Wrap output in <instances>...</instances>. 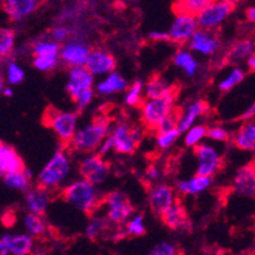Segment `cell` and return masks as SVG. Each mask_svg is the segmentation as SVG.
<instances>
[{"mask_svg":"<svg viewBox=\"0 0 255 255\" xmlns=\"http://www.w3.org/2000/svg\"><path fill=\"white\" fill-rule=\"evenodd\" d=\"M111 120L108 116H101L93 120L92 124L84 128L75 131L68 147L80 152L94 151L99 147L102 141L107 137L110 131Z\"/></svg>","mask_w":255,"mask_h":255,"instance_id":"6da1fadb","label":"cell"},{"mask_svg":"<svg viewBox=\"0 0 255 255\" xmlns=\"http://www.w3.org/2000/svg\"><path fill=\"white\" fill-rule=\"evenodd\" d=\"M60 198L65 202L75 206L85 215H92L98 210L102 203V198L92 183L88 180H78L66 185L60 191Z\"/></svg>","mask_w":255,"mask_h":255,"instance_id":"7a4b0ae2","label":"cell"},{"mask_svg":"<svg viewBox=\"0 0 255 255\" xmlns=\"http://www.w3.org/2000/svg\"><path fill=\"white\" fill-rule=\"evenodd\" d=\"M178 93L179 88L177 85H171L170 90L163 96L147 98L141 103V120L146 128L155 131L160 121L173 111Z\"/></svg>","mask_w":255,"mask_h":255,"instance_id":"3957f363","label":"cell"},{"mask_svg":"<svg viewBox=\"0 0 255 255\" xmlns=\"http://www.w3.org/2000/svg\"><path fill=\"white\" fill-rule=\"evenodd\" d=\"M70 173V160L62 150L55 152L51 160L41 170L37 178V185L48 192L60 187Z\"/></svg>","mask_w":255,"mask_h":255,"instance_id":"277c9868","label":"cell"},{"mask_svg":"<svg viewBox=\"0 0 255 255\" xmlns=\"http://www.w3.org/2000/svg\"><path fill=\"white\" fill-rule=\"evenodd\" d=\"M78 115L71 112H62L53 107H47L43 113V125L59 136L60 141L68 147L71 137L76 131Z\"/></svg>","mask_w":255,"mask_h":255,"instance_id":"5b68a950","label":"cell"},{"mask_svg":"<svg viewBox=\"0 0 255 255\" xmlns=\"http://www.w3.org/2000/svg\"><path fill=\"white\" fill-rule=\"evenodd\" d=\"M112 149L120 154H133L142 140V131L135 125L120 124L111 133Z\"/></svg>","mask_w":255,"mask_h":255,"instance_id":"8992f818","label":"cell"},{"mask_svg":"<svg viewBox=\"0 0 255 255\" xmlns=\"http://www.w3.org/2000/svg\"><path fill=\"white\" fill-rule=\"evenodd\" d=\"M235 9V4L226 0H215L196 15L199 28L213 29L229 18Z\"/></svg>","mask_w":255,"mask_h":255,"instance_id":"52a82bcc","label":"cell"},{"mask_svg":"<svg viewBox=\"0 0 255 255\" xmlns=\"http://www.w3.org/2000/svg\"><path fill=\"white\" fill-rule=\"evenodd\" d=\"M104 202L108 205V219L115 224H124L135 212V207L128 197L120 191L107 194Z\"/></svg>","mask_w":255,"mask_h":255,"instance_id":"ba28073f","label":"cell"},{"mask_svg":"<svg viewBox=\"0 0 255 255\" xmlns=\"http://www.w3.org/2000/svg\"><path fill=\"white\" fill-rule=\"evenodd\" d=\"M110 169L111 164L106 161L102 157V155L97 154L83 160L79 165V173L85 180L92 183L93 185H96L106 179L108 173H110Z\"/></svg>","mask_w":255,"mask_h":255,"instance_id":"9c48e42d","label":"cell"},{"mask_svg":"<svg viewBox=\"0 0 255 255\" xmlns=\"http://www.w3.org/2000/svg\"><path fill=\"white\" fill-rule=\"evenodd\" d=\"M194 154L198 159V175H206V177H213L217 171L221 169V156L219 152L213 149L212 146L206 145H194Z\"/></svg>","mask_w":255,"mask_h":255,"instance_id":"30bf717a","label":"cell"},{"mask_svg":"<svg viewBox=\"0 0 255 255\" xmlns=\"http://www.w3.org/2000/svg\"><path fill=\"white\" fill-rule=\"evenodd\" d=\"M188 41L192 50L203 53V55H212L220 47L219 37L212 29L197 28Z\"/></svg>","mask_w":255,"mask_h":255,"instance_id":"8fae6325","label":"cell"},{"mask_svg":"<svg viewBox=\"0 0 255 255\" xmlns=\"http://www.w3.org/2000/svg\"><path fill=\"white\" fill-rule=\"evenodd\" d=\"M197 28H198V24H197L196 17L188 14L177 15L169 31V41L180 43V45L188 42V39L191 38Z\"/></svg>","mask_w":255,"mask_h":255,"instance_id":"7c38bea8","label":"cell"},{"mask_svg":"<svg viewBox=\"0 0 255 255\" xmlns=\"http://www.w3.org/2000/svg\"><path fill=\"white\" fill-rule=\"evenodd\" d=\"M85 68L93 74V75H102V74H110L116 69V60L110 52L104 50L90 51Z\"/></svg>","mask_w":255,"mask_h":255,"instance_id":"4fadbf2b","label":"cell"},{"mask_svg":"<svg viewBox=\"0 0 255 255\" xmlns=\"http://www.w3.org/2000/svg\"><path fill=\"white\" fill-rule=\"evenodd\" d=\"M175 202L173 188L169 185H157L149 192V206L152 213L160 216L166 208Z\"/></svg>","mask_w":255,"mask_h":255,"instance_id":"5bb4252c","label":"cell"},{"mask_svg":"<svg viewBox=\"0 0 255 255\" xmlns=\"http://www.w3.org/2000/svg\"><path fill=\"white\" fill-rule=\"evenodd\" d=\"M93 80H94L93 74L85 66H73L70 69V73H69L66 92L69 93L71 99H74L79 92L92 88Z\"/></svg>","mask_w":255,"mask_h":255,"instance_id":"9a60e30c","label":"cell"},{"mask_svg":"<svg viewBox=\"0 0 255 255\" xmlns=\"http://www.w3.org/2000/svg\"><path fill=\"white\" fill-rule=\"evenodd\" d=\"M60 57L69 66H84L90 48L80 42H68L60 48Z\"/></svg>","mask_w":255,"mask_h":255,"instance_id":"2e32d148","label":"cell"},{"mask_svg":"<svg viewBox=\"0 0 255 255\" xmlns=\"http://www.w3.org/2000/svg\"><path fill=\"white\" fill-rule=\"evenodd\" d=\"M234 189L236 193L245 197H254L255 193V173L254 163L243 166L234 178Z\"/></svg>","mask_w":255,"mask_h":255,"instance_id":"e0dca14e","label":"cell"},{"mask_svg":"<svg viewBox=\"0 0 255 255\" xmlns=\"http://www.w3.org/2000/svg\"><path fill=\"white\" fill-rule=\"evenodd\" d=\"M160 219L166 227L170 230H180V229H187L188 222V213L185 208L180 203L174 202L169 208H166L161 215Z\"/></svg>","mask_w":255,"mask_h":255,"instance_id":"ac0fdd59","label":"cell"},{"mask_svg":"<svg viewBox=\"0 0 255 255\" xmlns=\"http://www.w3.org/2000/svg\"><path fill=\"white\" fill-rule=\"evenodd\" d=\"M39 5V0H3V8L13 20H20L33 13Z\"/></svg>","mask_w":255,"mask_h":255,"instance_id":"d6986e66","label":"cell"},{"mask_svg":"<svg viewBox=\"0 0 255 255\" xmlns=\"http://www.w3.org/2000/svg\"><path fill=\"white\" fill-rule=\"evenodd\" d=\"M25 202H27L29 212L43 215L46 212L48 202H50V192L45 188L38 187V185H37L36 189L31 188L29 191H27Z\"/></svg>","mask_w":255,"mask_h":255,"instance_id":"ffe728a7","label":"cell"},{"mask_svg":"<svg viewBox=\"0 0 255 255\" xmlns=\"http://www.w3.org/2000/svg\"><path fill=\"white\" fill-rule=\"evenodd\" d=\"M208 110V104L203 101H196L192 104H189L184 113L182 112L179 118V122H178V131L180 133L183 132H187L188 128H191L193 126L194 121L197 120V117L205 115Z\"/></svg>","mask_w":255,"mask_h":255,"instance_id":"44dd1931","label":"cell"},{"mask_svg":"<svg viewBox=\"0 0 255 255\" xmlns=\"http://www.w3.org/2000/svg\"><path fill=\"white\" fill-rule=\"evenodd\" d=\"M235 146L240 150L253 151L255 149V125L254 122H245L238 131L230 137Z\"/></svg>","mask_w":255,"mask_h":255,"instance_id":"7402d4cb","label":"cell"},{"mask_svg":"<svg viewBox=\"0 0 255 255\" xmlns=\"http://www.w3.org/2000/svg\"><path fill=\"white\" fill-rule=\"evenodd\" d=\"M1 240L8 254L25 255L33 249V240L29 235H5Z\"/></svg>","mask_w":255,"mask_h":255,"instance_id":"603a6c76","label":"cell"},{"mask_svg":"<svg viewBox=\"0 0 255 255\" xmlns=\"http://www.w3.org/2000/svg\"><path fill=\"white\" fill-rule=\"evenodd\" d=\"M0 166L5 173L8 171H22L25 169L22 157L18 155L14 147L1 142L0 145Z\"/></svg>","mask_w":255,"mask_h":255,"instance_id":"cb8c5ba5","label":"cell"},{"mask_svg":"<svg viewBox=\"0 0 255 255\" xmlns=\"http://www.w3.org/2000/svg\"><path fill=\"white\" fill-rule=\"evenodd\" d=\"M3 177L4 183L8 187L14 188V189H18V191L27 192L32 187V174L27 168L22 171H8V173L4 174Z\"/></svg>","mask_w":255,"mask_h":255,"instance_id":"d4e9b609","label":"cell"},{"mask_svg":"<svg viewBox=\"0 0 255 255\" xmlns=\"http://www.w3.org/2000/svg\"><path fill=\"white\" fill-rule=\"evenodd\" d=\"M211 184H212V177L197 174L192 179L178 183L177 189L183 194H198L206 191Z\"/></svg>","mask_w":255,"mask_h":255,"instance_id":"484cf974","label":"cell"},{"mask_svg":"<svg viewBox=\"0 0 255 255\" xmlns=\"http://www.w3.org/2000/svg\"><path fill=\"white\" fill-rule=\"evenodd\" d=\"M215 0H175L173 4V11L177 15L188 14L196 17L199 11L203 10Z\"/></svg>","mask_w":255,"mask_h":255,"instance_id":"4316f807","label":"cell"},{"mask_svg":"<svg viewBox=\"0 0 255 255\" xmlns=\"http://www.w3.org/2000/svg\"><path fill=\"white\" fill-rule=\"evenodd\" d=\"M252 53H254V42H253V39L245 38L236 41L231 46L230 51L227 52L226 57L230 62H236L248 59Z\"/></svg>","mask_w":255,"mask_h":255,"instance_id":"83f0119b","label":"cell"},{"mask_svg":"<svg viewBox=\"0 0 255 255\" xmlns=\"http://www.w3.org/2000/svg\"><path fill=\"white\" fill-rule=\"evenodd\" d=\"M127 88V82L118 73L111 71L108 78L98 84V92L101 94H112V93L122 92Z\"/></svg>","mask_w":255,"mask_h":255,"instance_id":"f1b7e54d","label":"cell"},{"mask_svg":"<svg viewBox=\"0 0 255 255\" xmlns=\"http://www.w3.org/2000/svg\"><path fill=\"white\" fill-rule=\"evenodd\" d=\"M170 88L171 85L165 82L163 76L151 75L146 84V98H156V97L163 96L170 90Z\"/></svg>","mask_w":255,"mask_h":255,"instance_id":"f546056e","label":"cell"},{"mask_svg":"<svg viewBox=\"0 0 255 255\" xmlns=\"http://www.w3.org/2000/svg\"><path fill=\"white\" fill-rule=\"evenodd\" d=\"M173 62L175 66L183 69L184 73L189 76H193L196 74L197 69H198V64L188 51H178L174 55Z\"/></svg>","mask_w":255,"mask_h":255,"instance_id":"4dcf8cb0","label":"cell"},{"mask_svg":"<svg viewBox=\"0 0 255 255\" xmlns=\"http://www.w3.org/2000/svg\"><path fill=\"white\" fill-rule=\"evenodd\" d=\"M24 225L29 236H33V238H41L47 231L45 221L42 220L41 215H37V213H28L24 217Z\"/></svg>","mask_w":255,"mask_h":255,"instance_id":"1f68e13d","label":"cell"},{"mask_svg":"<svg viewBox=\"0 0 255 255\" xmlns=\"http://www.w3.org/2000/svg\"><path fill=\"white\" fill-rule=\"evenodd\" d=\"M15 33L9 28H0V59L9 57L14 50Z\"/></svg>","mask_w":255,"mask_h":255,"instance_id":"d6a6232c","label":"cell"},{"mask_svg":"<svg viewBox=\"0 0 255 255\" xmlns=\"http://www.w3.org/2000/svg\"><path fill=\"white\" fill-rule=\"evenodd\" d=\"M57 62H59V53L42 55V56L34 57L33 66L39 71H51L56 68Z\"/></svg>","mask_w":255,"mask_h":255,"instance_id":"836d02e7","label":"cell"},{"mask_svg":"<svg viewBox=\"0 0 255 255\" xmlns=\"http://www.w3.org/2000/svg\"><path fill=\"white\" fill-rule=\"evenodd\" d=\"M244 78H245L244 71L239 68H235L233 71H231L230 75L227 76L225 80H222V82L220 83V85H219L220 90L224 93L230 92L233 88H235L236 85L240 84V83L244 80Z\"/></svg>","mask_w":255,"mask_h":255,"instance_id":"e575fe53","label":"cell"},{"mask_svg":"<svg viewBox=\"0 0 255 255\" xmlns=\"http://www.w3.org/2000/svg\"><path fill=\"white\" fill-rule=\"evenodd\" d=\"M60 45L57 41H50V39H43L38 41L33 46L34 56H42V55H52V53H59Z\"/></svg>","mask_w":255,"mask_h":255,"instance_id":"d590c367","label":"cell"},{"mask_svg":"<svg viewBox=\"0 0 255 255\" xmlns=\"http://www.w3.org/2000/svg\"><path fill=\"white\" fill-rule=\"evenodd\" d=\"M187 135H185V145L188 147H193L194 145L202 140L203 137H206V132H207V127L203 126V125H198V126H192L191 128L187 129Z\"/></svg>","mask_w":255,"mask_h":255,"instance_id":"8d00e7d4","label":"cell"},{"mask_svg":"<svg viewBox=\"0 0 255 255\" xmlns=\"http://www.w3.org/2000/svg\"><path fill=\"white\" fill-rule=\"evenodd\" d=\"M180 132L178 131V128H173L169 129V131L161 132V133H156V145L159 146L160 149H168L177 141Z\"/></svg>","mask_w":255,"mask_h":255,"instance_id":"74e56055","label":"cell"},{"mask_svg":"<svg viewBox=\"0 0 255 255\" xmlns=\"http://www.w3.org/2000/svg\"><path fill=\"white\" fill-rule=\"evenodd\" d=\"M107 229H108V224H107V221H104V220L102 219H96V220H93V221H90V224L88 225L87 235L92 241L98 240V239L102 236V234H103Z\"/></svg>","mask_w":255,"mask_h":255,"instance_id":"f35d334b","label":"cell"},{"mask_svg":"<svg viewBox=\"0 0 255 255\" xmlns=\"http://www.w3.org/2000/svg\"><path fill=\"white\" fill-rule=\"evenodd\" d=\"M143 84L140 80H136L133 84L129 87L128 92H127L126 103L131 107H140L142 101H141V93H142Z\"/></svg>","mask_w":255,"mask_h":255,"instance_id":"ab89813d","label":"cell"},{"mask_svg":"<svg viewBox=\"0 0 255 255\" xmlns=\"http://www.w3.org/2000/svg\"><path fill=\"white\" fill-rule=\"evenodd\" d=\"M145 233H146V229H145V225H143L142 215L136 216L132 221L128 222V225H127L126 227V235L136 236V238H138V236L145 235Z\"/></svg>","mask_w":255,"mask_h":255,"instance_id":"60d3db41","label":"cell"},{"mask_svg":"<svg viewBox=\"0 0 255 255\" xmlns=\"http://www.w3.org/2000/svg\"><path fill=\"white\" fill-rule=\"evenodd\" d=\"M93 94H94V93H93L92 88H88V89L82 90V92H79L78 94H76V97L73 99V101L74 103L76 104L79 111H83L84 108H87V106H89V103L93 99Z\"/></svg>","mask_w":255,"mask_h":255,"instance_id":"b9f144b4","label":"cell"},{"mask_svg":"<svg viewBox=\"0 0 255 255\" xmlns=\"http://www.w3.org/2000/svg\"><path fill=\"white\" fill-rule=\"evenodd\" d=\"M24 80V71L15 62H10L8 66V82L10 84H19Z\"/></svg>","mask_w":255,"mask_h":255,"instance_id":"7bdbcfd3","label":"cell"},{"mask_svg":"<svg viewBox=\"0 0 255 255\" xmlns=\"http://www.w3.org/2000/svg\"><path fill=\"white\" fill-rule=\"evenodd\" d=\"M206 136L211 138V140L222 141V142H227L231 137L230 133L226 129L222 128V127H210V128H207Z\"/></svg>","mask_w":255,"mask_h":255,"instance_id":"ee69618b","label":"cell"},{"mask_svg":"<svg viewBox=\"0 0 255 255\" xmlns=\"http://www.w3.org/2000/svg\"><path fill=\"white\" fill-rule=\"evenodd\" d=\"M178 250H177V247L173 244H170V243H160L159 245H156V247L154 248V250H152L150 254L152 255H173V254H177Z\"/></svg>","mask_w":255,"mask_h":255,"instance_id":"f6af8a7d","label":"cell"},{"mask_svg":"<svg viewBox=\"0 0 255 255\" xmlns=\"http://www.w3.org/2000/svg\"><path fill=\"white\" fill-rule=\"evenodd\" d=\"M69 36H70V31L68 28H65V27H57V28L52 31V37L57 42L59 41H65Z\"/></svg>","mask_w":255,"mask_h":255,"instance_id":"bcb514c9","label":"cell"},{"mask_svg":"<svg viewBox=\"0 0 255 255\" xmlns=\"http://www.w3.org/2000/svg\"><path fill=\"white\" fill-rule=\"evenodd\" d=\"M149 37L154 41H169V33L168 32H151Z\"/></svg>","mask_w":255,"mask_h":255,"instance_id":"7dc6e473","label":"cell"},{"mask_svg":"<svg viewBox=\"0 0 255 255\" xmlns=\"http://www.w3.org/2000/svg\"><path fill=\"white\" fill-rule=\"evenodd\" d=\"M254 112H255V104H252V107H250L249 110H248L244 115L241 116L240 120H247V121L253 120V118H254Z\"/></svg>","mask_w":255,"mask_h":255,"instance_id":"c3c4849f","label":"cell"},{"mask_svg":"<svg viewBox=\"0 0 255 255\" xmlns=\"http://www.w3.org/2000/svg\"><path fill=\"white\" fill-rule=\"evenodd\" d=\"M245 14H247V18L248 20H250V22H254L255 20V8L254 6H249V8L247 9V11H245Z\"/></svg>","mask_w":255,"mask_h":255,"instance_id":"681fc988","label":"cell"},{"mask_svg":"<svg viewBox=\"0 0 255 255\" xmlns=\"http://www.w3.org/2000/svg\"><path fill=\"white\" fill-rule=\"evenodd\" d=\"M147 175H149V178H151V179H157V178H159V170H157V168H155V166H150L149 170H147Z\"/></svg>","mask_w":255,"mask_h":255,"instance_id":"f907efd6","label":"cell"},{"mask_svg":"<svg viewBox=\"0 0 255 255\" xmlns=\"http://www.w3.org/2000/svg\"><path fill=\"white\" fill-rule=\"evenodd\" d=\"M248 66H249L250 71H254L255 69V56H254V53H252L249 57H248Z\"/></svg>","mask_w":255,"mask_h":255,"instance_id":"816d5d0a","label":"cell"},{"mask_svg":"<svg viewBox=\"0 0 255 255\" xmlns=\"http://www.w3.org/2000/svg\"><path fill=\"white\" fill-rule=\"evenodd\" d=\"M5 97H8V98H10V97H13V90L9 89V88H5V89H3V92H1Z\"/></svg>","mask_w":255,"mask_h":255,"instance_id":"f5cc1de1","label":"cell"},{"mask_svg":"<svg viewBox=\"0 0 255 255\" xmlns=\"http://www.w3.org/2000/svg\"><path fill=\"white\" fill-rule=\"evenodd\" d=\"M0 254H8V252H6L5 247H4L3 244V240L0 239Z\"/></svg>","mask_w":255,"mask_h":255,"instance_id":"db71d44e","label":"cell"},{"mask_svg":"<svg viewBox=\"0 0 255 255\" xmlns=\"http://www.w3.org/2000/svg\"><path fill=\"white\" fill-rule=\"evenodd\" d=\"M3 89H4V83H3V79L0 78V93L3 92Z\"/></svg>","mask_w":255,"mask_h":255,"instance_id":"11a10c76","label":"cell"},{"mask_svg":"<svg viewBox=\"0 0 255 255\" xmlns=\"http://www.w3.org/2000/svg\"><path fill=\"white\" fill-rule=\"evenodd\" d=\"M226 1H230V3H233V4H238V3H240L241 0H226Z\"/></svg>","mask_w":255,"mask_h":255,"instance_id":"9f6ffc18","label":"cell"},{"mask_svg":"<svg viewBox=\"0 0 255 255\" xmlns=\"http://www.w3.org/2000/svg\"><path fill=\"white\" fill-rule=\"evenodd\" d=\"M4 174H5V171H4V169H3V168H1V166H0V178L3 177Z\"/></svg>","mask_w":255,"mask_h":255,"instance_id":"6f0895ef","label":"cell"},{"mask_svg":"<svg viewBox=\"0 0 255 255\" xmlns=\"http://www.w3.org/2000/svg\"><path fill=\"white\" fill-rule=\"evenodd\" d=\"M1 142H3V141H0V145H1Z\"/></svg>","mask_w":255,"mask_h":255,"instance_id":"680465c9","label":"cell"}]
</instances>
